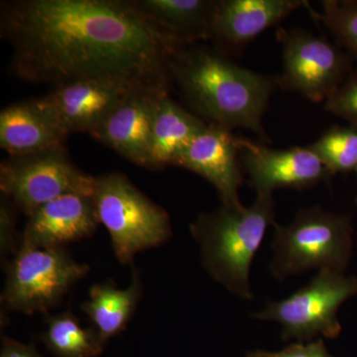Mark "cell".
<instances>
[{
    "label": "cell",
    "instance_id": "6da1fadb",
    "mask_svg": "<svg viewBox=\"0 0 357 357\" xmlns=\"http://www.w3.org/2000/svg\"><path fill=\"white\" fill-rule=\"evenodd\" d=\"M1 37L20 79L57 86L100 79L168 93L171 65L188 46L134 0H11L1 3Z\"/></svg>",
    "mask_w": 357,
    "mask_h": 357
},
{
    "label": "cell",
    "instance_id": "7a4b0ae2",
    "mask_svg": "<svg viewBox=\"0 0 357 357\" xmlns=\"http://www.w3.org/2000/svg\"><path fill=\"white\" fill-rule=\"evenodd\" d=\"M170 74L189 105L211 123L249 129L266 139L262 119L274 89L271 79L222 52L194 46L178 52Z\"/></svg>",
    "mask_w": 357,
    "mask_h": 357
},
{
    "label": "cell",
    "instance_id": "3957f363",
    "mask_svg": "<svg viewBox=\"0 0 357 357\" xmlns=\"http://www.w3.org/2000/svg\"><path fill=\"white\" fill-rule=\"evenodd\" d=\"M272 195H257L250 206H220L202 213L190 225L199 244L204 269L218 283L244 300H252L251 264L265 232L274 225Z\"/></svg>",
    "mask_w": 357,
    "mask_h": 357
},
{
    "label": "cell",
    "instance_id": "277c9868",
    "mask_svg": "<svg viewBox=\"0 0 357 357\" xmlns=\"http://www.w3.org/2000/svg\"><path fill=\"white\" fill-rule=\"evenodd\" d=\"M91 199L98 222L109 231L121 264H131L137 253L157 248L172 236L167 211L148 199L124 174L95 177Z\"/></svg>",
    "mask_w": 357,
    "mask_h": 357
},
{
    "label": "cell",
    "instance_id": "5b68a950",
    "mask_svg": "<svg viewBox=\"0 0 357 357\" xmlns=\"http://www.w3.org/2000/svg\"><path fill=\"white\" fill-rule=\"evenodd\" d=\"M269 268L278 280L309 270L342 272L351 249V225L347 217L328 213L319 206L298 211L292 222L274 223Z\"/></svg>",
    "mask_w": 357,
    "mask_h": 357
},
{
    "label": "cell",
    "instance_id": "8992f818",
    "mask_svg": "<svg viewBox=\"0 0 357 357\" xmlns=\"http://www.w3.org/2000/svg\"><path fill=\"white\" fill-rule=\"evenodd\" d=\"M89 271V265L76 261L65 248L20 244L6 264L1 307L28 316L47 314Z\"/></svg>",
    "mask_w": 357,
    "mask_h": 357
},
{
    "label": "cell",
    "instance_id": "52a82bcc",
    "mask_svg": "<svg viewBox=\"0 0 357 357\" xmlns=\"http://www.w3.org/2000/svg\"><path fill=\"white\" fill-rule=\"evenodd\" d=\"M95 177L70 160L64 144L9 156L0 164V190L26 217L68 194H93Z\"/></svg>",
    "mask_w": 357,
    "mask_h": 357
},
{
    "label": "cell",
    "instance_id": "ba28073f",
    "mask_svg": "<svg viewBox=\"0 0 357 357\" xmlns=\"http://www.w3.org/2000/svg\"><path fill=\"white\" fill-rule=\"evenodd\" d=\"M357 293V280L342 272L321 270L309 284L286 299L269 302L253 318L273 321L283 326L284 340L301 342L323 335L335 338L342 331L337 311Z\"/></svg>",
    "mask_w": 357,
    "mask_h": 357
},
{
    "label": "cell",
    "instance_id": "9c48e42d",
    "mask_svg": "<svg viewBox=\"0 0 357 357\" xmlns=\"http://www.w3.org/2000/svg\"><path fill=\"white\" fill-rule=\"evenodd\" d=\"M283 72L278 84L314 102H326L347 77V56L323 37L301 29L279 30Z\"/></svg>",
    "mask_w": 357,
    "mask_h": 357
},
{
    "label": "cell",
    "instance_id": "30bf717a",
    "mask_svg": "<svg viewBox=\"0 0 357 357\" xmlns=\"http://www.w3.org/2000/svg\"><path fill=\"white\" fill-rule=\"evenodd\" d=\"M238 149L257 195H272L277 189H309L333 176L310 146L272 149L238 138Z\"/></svg>",
    "mask_w": 357,
    "mask_h": 357
},
{
    "label": "cell",
    "instance_id": "8fae6325",
    "mask_svg": "<svg viewBox=\"0 0 357 357\" xmlns=\"http://www.w3.org/2000/svg\"><path fill=\"white\" fill-rule=\"evenodd\" d=\"M135 91L100 79H79L54 86L40 105L66 136L91 134L129 93Z\"/></svg>",
    "mask_w": 357,
    "mask_h": 357
},
{
    "label": "cell",
    "instance_id": "7c38bea8",
    "mask_svg": "<svg viewBox=\"0 0 357 357\" xmlns=\"http://www.w3.org/2000/svg\"><path fill=\"white\" fill-rule=\"evenodd\" d=\"M239 158L238 137L232 129L206 124L180 155L175 166L198 174L218 191L222 206H241L238 197L243 184Z\"/></svg>",
    "mask_w": 357,
    "mask_h": 357
},
{
    "label": "cell",
    "instance_id": "4fadbf2b",
    "mask_svg": "<svg viewBox=\"0 0 357 357\" xmlns=\"http://www.w3.org/2000/svg\"><path fill=\"white\" fill-rule=\"evenodd\" d=\"M21 244L65 248L93 236L100 222L91 196L68 194L45 204L27 217Z\"/></svg>",
    "mask_w": 357,
    "mask_h": 357
},
{
    "label": "cell",
    "instance_id": "5bb4252c",
    "mask_svg": "<svg viewBox=\"0 0 357 357\" xmlns=\"http://www.w3.org/2000/svg\"><path fill=\"white\" fill-rule=\"evenodd\" d=\"M163 95L150 91L129 93L91 136L136 165L149 168L152 122L157 102Z\"/></svg>",
    "mask_w": 357,
    "mask_h": 357
},
{
    "label": "cell",
    "instance_id": "9a60e30c",
    "mask_svg": "<svg viewBox=\"0 0 357 357\" xmlns=\"http://www.w3.org/2000/svg\"><path fill=\"white\" fill-rule=\"evenodd\" d=\"M307 2L301 0H220L211 38L225 50H241L268 28Z\"/></svg>",
    "mask_w": 357,
    "mask_h": 357
},
{
    "label": "cell",
    "instance_id": "2e32d148",
    "mask_svg": "<svg viewBox=\"0 0 357 357\" xmlns=\"http://www.w3.org/2000/svg\"><path fill=\"white\" fill-rule=\"evenodd\" d=\"M66 138L37 98L13 103L0 112V147L10 156L62 145Z\"/></svg>",
    "mask_w": 357,
    "mask_h": 357
},
{
    "label": "cell",
    "instance_id": "e0dca14e",
    "mask_svg": "<svg viewBox=\"0 0 357 357\" xmlns=\"http://www.w3.org/2000/svg\"><path fill=\"white\" fill-rule=\"evenodd\" d=\"M206 123L174 102L169 93L161 96L155 109L150 143V169L175 166Z\"/></svg>",
    "mask_w": 357,
    "mask_h": 357
},
{
    "label": "cell",
    "instance_id": "ac0fdd59",
    "mask_svg": "<svg viewBox=\"0 0 357 357\" xmlns=\"http://www.w3.org/2000/svg\"><path fill=\"white\" fill-rule=\"evenodd\" d=\"M142 292L140 272L135 266L128 288H119L114 282L107 281L89 289V299L81 305V309L93 321L103 344L126 330Z\"/></svg>",
    "mask_w": 357,
    "mask_h": 357
},
{
    "label": "cell",
    "instance_id": "d6986e66",
    "mask_svg": "<svg viewBox=\"0 0 357 357\" xmlns=\"http://www.w3.org/2000/svg\"><path fill=\"white\" fill-rule=\"evenodd\" d=\"M154 23L188 46L211 38L217 1L211 0H134Z\"/></svg>",
    "mask_w": 357,
    "mask_h": 357
},
{
    "label": "cell",
    "instance_id": "ffe728a7",
    "mask_svg": "<svg viewBox=\"0 0 357 357\" xmlns=\"http://www.w3.org/2000/svg\"><path fill=\"white\" fill-rule=\"evenodd\" d=\"M42 342L56 357H96L105 344L93 326L84 328L70 311L47 317Z\"/></svg>",
    "mask_w": 357,
    "mask_h": 357
},
{
    "label": "cell",
    "instance_id": "44dd1931",
    "mask_svg": "<svg viewBox=\"0 0 357 357\" xmlns=\"http://www.w3.org/2000/svg\"><path fill=\"white\" fill-rule=\"evenodd\" d=\"M332 175L357 172V128L333 126L310 145Z\"/></svg>",
    "mask_w": 357,
    "mask_h": 357
},
{
    "label": "cell",
    "instance_id": "7402d4cb",
    "mask_svg": "<svg viewBox=\"0 0 357 357\" xmlns=\"http://www.w3.org/2000/svg\"><path fill=\"white\" fill-rule=\"evenodd\" d=\"M310 13L357 60V0H324L321 13Z\"/></svg>",
    "mask_w": 357,
    "mask_h": 357
},
{
    "label": "cell",
    "instance_id": "603a6c76",
    "mask_svg": "<svg viewBox=\"0 0 357 357\" xmlns=\"http://www.w3.org/2000/svg\"><path fill=\"white\" fill-rule=\"evenodd\" d=\"M326 109L337 115L357 128V70L351 73L347 79L326 100Z\"/></svg>",
    "mask_w": 357,
    "mask_h": 357
},
{
    "label": "cell",
    "instance_id": "cb8c5ba5",
    "mask_svg": "<svg viewBox=\"0 0 357 357\" xmlns=\"http://www.w3.org/2000/svg\"><path fill=\"white\" fill-rule=\"evenodd\" d=\"M16 206L6 196L0 201V255L7 262L9 256L15 255L21 244V234L16 231Z\"/></svg>",
    "mask_w": 357,
    "mask_h": 357
},
{
    "label": "cell",
    "instance_id": "d4e9b609",
    "mask_svg": "<svg viewBox=\"0 0 357 357\" xmlns=\"http://www.w3.org/2000/svg\"><path fill=\"white\" fill-rule=\"evenodd\" d=\"M245 357H333L326 349L323 340L309 344L297 342L278 351H255L248 352Z\"/></svg>",
    "mask_w": 357,
    "mask_h": 357
},
{
    "label": "cell",
    "instance_id": "484cf974",
    "mask_svg": "<svg viewBox=\"0 0 357 357\" xmlns=\"http://www.w3.org/2000/svg\"><path fill=\"white\" fill-rule=\"evenodd\" d=\"M0 357H43L33 344H22L7 337H1Z\"/></svg>",
    "mask_w": 357,
    "mask_h": 357
},
{
    "label": "cell",
    "instance_id": "4316f807",
    "mask_svg": "<svg viewBox=\"0 0 357 357\" xmlns=\"http://www.w3.org/2000/svg\"><path fill=\"white\" fill-rule=\"evenodd\" d=\"M357 173V172H356Z\"/></svg>",
    "mask_w": 357,
    "mask_h": 357
}]
</instances>
